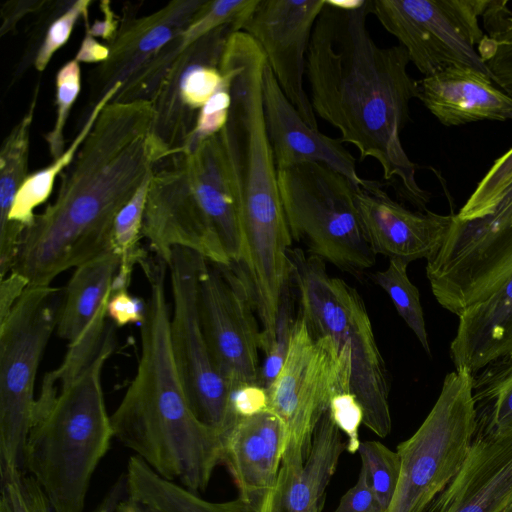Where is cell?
Instances as JSON below:
<instances>
[{"mask_svg": "<svg viewBox=\"0 0 512 512\" xmlns=\"http://www.w3.org/2000/svg\"><path fill=\"white\" fill-rule=\"evenodd\" d=\"M63 292L28 286L0 322L1 483L23 472V454L32 427L38 368L56 331Z\"/></svg>", "mask_w": 512, "mask_h": 512, "instance_id": "30bf717a", "label": "cell"}, {"mask_svg": "<svg viewBox=\"0 0 512 512\" xmlns=\"http://www.w3.org/2000/svg\"><path fill=\"white\" fill-rule=\"evenodd\" d=\"M172 155L155 135L151 101L108 103L60 174L54 201L24 231L11 271L29 286H50L112 248L116 215Z\"/></svg>", "mask_w": 512, "mask_h": 512, "instance_id": "6da1fadb", "label": "cell"}, {"mask_svg": "<svg viewBox=\"0 0 512 512\" xmlns=\"http://www.w3.org/2000/svg\"><path fill=\"white\" fill-rule=\"evenodd\" d=\"M151 178L146 180L115 217L111 247L120 258L119 269L132 274L134 267L147 257L140 246L144 211Z\"/></svg>", "mask_w": 512, "mask_h": 512, "instance_id": "d6a6232c", "label": "cell"}, {"mask_svg": "<svg viewBox=\"0 0 512 512\" xmlns=\"http://www.w3.org/2000/svg\"><path fill=\"white\" fill-rule=\"evenodd\" d=\"M449 355L455 368L466 367L473 375L493 361L512 356V276L459 316Z\"/></svg>", "mask_w": 512, "mask_h": 512, "instance_id": "484cf974", "label": "cell"}, {"mask_svg": "<svg viewBox=\"0 0 512 512\" xmlns=\"http://www.w3.org/2000/svg\"><path fill=\"white\" fill-rule=\"evenodd\" d=\"M199 311L210 354L230 392L258 384L261 327L249 280L238 263H207L199 283Z\"/></svg>", "mask_w": 512, "mask_h": 512, "instance_id": "9a60e30c", "label": "cell"}, {"mask_svg": "<svg viewBox=\"0 0 512 512\" xmlns=\"http://www.w3.org/2000/svg\"><path fill=\"white\" fill-rule=\"evenodd\" d=\"M262 93L266 129L277 169L316 162L341 173L356 188L368 182L359 176L356 160L340 138L329 137L302 119L267 63L263 71Z\"/></svg>", "mask_w": 512, "mask_h": 512, "instance_id": "7402d4cb", "label": "cell"}, {"mask_svg": "<svg viewBox=\"0 0 512 512\" xmlns=\"http://www.w3.org/2000/svg\"><path fill=\"white\" fill-rule=\"evenodd\" d=\"M267 61L247 33H233L220 70L229 82L228 120L218 133L237 198L242 259L257 305L275 309L291 279L292 237L285 219L277 166L267 134L262 80Z\"/></svg>", "mask_w": 512, "mask_h": 512, "instance_id": "277c9868", "label": "cell"}, {"mask_svg": "<svg viewBox=\"0 0 512 512\" xmlns=\"http://www.w3.org/2000/svg\"><path fill=\"white\" fill-rule=\"evenodd\" d=\"M375 180L356 188V204L375 254L408 263L433 258L446 240L454 214L412 211Z\"/></svg>", "mask_w": 512, "mask_h": 512, "instance_id": "d6986e66", "label": "cell"}, {"mask_svg": "<svg viewBox=\"0 0 512 512\" xmlns=\"http://www.w3.org/2000/svg\"><path fill=\"white\" fill-rule=\"evenodd\" d=\"M512 504V435L476 433L469 454L426 512H503Z\"/></svg>", "mask_w": 512, "mask_h": 512, "instance_id": "603a6c76", "label": "cell"}, {"mask_svg": "<svg viewBox=\"0 0 512 512\" xmlns=\"http://www.w3.org/2000/svg\"><path fill=\"white\" fill-rule=\"evenodd\" d=\"M490 0H371L373 14L425 76L449 67H469L491 78L477 46L479 18Z\"/></svg>", "mask_w": 512, "mask_h": 512, "instance_id": "4fadbf2b", "label": "cell"}, {"mask_svg": "<svg viewBox=\"0 0 512 512\" xmlns=\"http://www.w3.org/2000/svg\"><path fill=\"white\" fill-rule=\"evenodd\" d=\"M507 3L489 1L482 15L485 32L477 51L492 81L512 95V12Z\"/></svg>", "mask_w": 512, "mask_h": 512, "instance_id": "f546056e", "label": "cell"}, {"mask_svg": "<svg viewBox=\"0 0 512 512\" xmlns=\"http://www.w3.org/2000/svg\"><path fill=\"white\" fill-rule=\"evenodd\" d=\"M328 411L335 425L347 437L345 449L351 454L358 452L361 444L359 428L364 418L359 401L350 392H339L333 396Z\"/></svg>", "mask_w": 512, "mask_h": 512, "instance_id": "f35d334b", "label": "cell"}, {"mask_svg": "<svg viewBox=\"0 0 512 512\" xmlns=\"http://www.w3.org/2000/svg\"><path fill=\"white\" fill-rule=\"evenodd\" d=\"M277 175L293 240L353 275L374 266L376 254L357 208L356 186L347 177L316 162L277 169Z\"/></svg>", "mask_w": 512, "mask_h": 512, "instance_id": "9c48e42d", "label": "cell"}, {"mask_svg": "<svg viewBox=\"0 0 512 512\" xmlns=\"http://www.w3.org/2000/svg\"><path fill=\"white\" fill-rule=\"evenodd\" d=\"M39 87L37 86L29 108L12 128L0 150V225L5 223L15 196L27 178L30 131L35 114Z\"/></svg>", "mask_w": 512, "mask_h": 512, "instance_id": "4dcf8cb0", "label": "cell"}, {"mask_svg": "<svg viewBox=\"0 0 512 512\" xmlns=\"http://www.w3.org/2000/svg\"><path fill=\"white\" fill-rule=\"evenodd\" d=\"M358 453L362 463L361 470L386 511L399 480V454L374 440L361 442Z\"/></svg>", "mask_w": 512, "mask_h": 512, "instance_id": "836d02e7", "label": "cell"}, {"mask_svg": "<svg viewBox=\"0 0 512 512\" xmlns=\"http://www.w3.org/2000/svg\"><path fill=\"white\" fill-rule=\"evenodd\" d=\"M290 284L285 288L281 297L274 339L265 353V360L260 368L258 385L265 390L271 387L280 373L289 349L291 330L295 319L291 313Z\"/></svg>", "mask_w": 512, "mask_h": 512, "instance_id": "d590c367", "label": "cell"}, {"mask_svg": "<svg viewBox=\"0 0 512 512\" xmlns=\"http://www.w3.org/2000/svg\"><path fill=\"white\" fill-rule=\"evenodd\" d=\"M124 476L129 497L148 512H257L240 497L226 502L208 501L160 476L135 455L130 457Z\"/></svg>", "mask_w": 512, "mask_h": 512, "instance_id": "83f0119b", "label": "cell"}, {"mask_svg": "<svg viewBox=\"0 0 512 512\" xmlns=\"http://www.w3.org/2000/svg\"><path fill=\"white\" fill-rule=\"evenodd\" d=\"M0 512H12L9 501L4 497L0 500Z\"/></svg>", "mask_w": 512, "mask_h": 512, "instance_id": "f907efd6", "label": "cell"}, {"mask_svg": "<svg viewBox=\"0 0 512 512\" xmlns=\"http://www.w3.org/2000/svg\"><path fill=\"white\" fill-rule=\"evenodd\" d=\"M204 2L175 0L150 15L122 24L109 44L108 58L94 70L91 110L116 84L123 87L141 73L188 26Z\"/></svg>", "mask_w": 512, "mask_h": 512, "instance_id": "ffe728a7", "label": "cell"}, {"mask_svg": "<svg viewBox=\"0 0 512 512\" xmlns=\"http://www.w3.org/2000/svg\"><path fill=\"white\" fill-rule=\"evenodd\" d=\"M80 90L81 69L73 59L65 63L56 75V118L53 128L45 135L49 153L54 160L65 151L64 129Z\"/></svg>", "mask_w": 512, "mask_h": 512, "instance_id": "e575fe53", "label": "cell"}, {"mask_svg": "<svg viewBox=\"0 0 512 512\" xmlns=\"http://www.w3.org/2000/svg\"><path fill=\"white\" fill-rule=\"evenodd\" d=\"M473 379L466 367L446 374L422 424L398 444L400 475L385 512H426L462 468L477 431Z\"/></svg>", "mask_w": 512, "mask_h": 512, "instance_id": "8fae6325", "label": "cell"}, {"mask_svg": "<svg viewBox=\"0 0 512 512\" xmlns=\"http://www.w3.org/2000/svg\"><path fill=\"white\" fill-rule=\"evenodd\" d=\"M288 257L299 313L314 336L332 340L338 359L349 368V391L362 406L363 424L386 437L392 429L388 370L362 297L343 279L331 277L318 257L300 248H290Z\"/></svg>", "mask_w": 512, "mask_h": 512, "instance_id": "52a82bcc", "label": "cell"}, {"mask_svg": "<svg viewBox=\"0 0 512 512\" xmlns=\"http://www.w3.org/2000/svg\"><path fill=\"white\" fill-rule=\"evenodd\" d=\"M326 0H259L243 32L260 46L287 99L302 119L318 129L304 89L306 55Z\"/></svg>", "mask_w": 512, "mask_h": 512, "instance_id": "ac0fdd59", "label": "cell"}, {"mask_svg": "<svg viewBox=\"0 0 512 512\" xmlns=\"http://www.w3.org/2000/svg\"><path fill=\"white\" fill-rule=\"evenodd\" d=\"M119 266L118 254L109 248L74 269L63 291L55 331L66 341L67 351L60 365L45 374L41 390L68 384L98 354L107 334V303Z\"/></svg>", "mask_w": 512, "mask_h": 512, "instance_id": "2e32d148", "label": "cell"}, {"mask_svg": "<svg viewBox=\"0 0 512 512\" xmlns=\"http://www.w3.org/2000/svg\"><path fill=\"white\" fill-rule=\"evenodd\" d=\"M209 261L177 247L168 262L171 291L170 342L182 385L197 417L224 435L236 418L230 390L218 372L203 332L199 283Z\"/></svg>", "mask_w": 512, "mask_h": 512, "instance_id": "5bb4252c", "label": "cell"}, {"mask_svg": "<svg viewBox=\"0 0 512 512\" xmlns=\"http://www.w3.org/2000/svg\"><path fill=\"white\" fill-rule=\"evenodd\" d=\"M28 286V281L15 271H11L1 279L0 322L7 317Z\"/></svg>", "mask_w": 512, "mask_h": 512, "instance_id": "bcb514c9", "label": "cell"}, {"mask_svg": "<svg viewBox=\"0 0 512 512\" xmlns=\"http://www.w3.org/2000/svg\"><path fill=\"white\" fill-rule=\"evenodd\" d=\"M489 76L453 66L418 81L417 98L445 126L512 119V97Z\"/></svg>", "mask_w": 512, "mask_h": 512, "instance_id": "cb8c5ba5", "label": "cell"}, {"mask_svg": "<svg viewBox=\"0 0 512 512\" xmlns=\"http://www.w3.org/2000/svg\"><path fill=\"white\" fill-rule=\"evenodd\" d=\"M142 237L167 264L175 248L218 265L239 263V207L219 134L167 158L151 177Z\"/></svg>", "mask_w": 512, "mask_h": 512, "instance_id": "5b68a950", "label": "cell"}, {"mask_svg": "<svg viewBox=\"0 0 512 512\" xmlns=\"http://www.w3.org/2000/svg\"><path fill=\"white\" fill-rule=\"evenodd\" d=\"M141 268L149 297L140 325V354L135 376L111 415L114 438L160 476L199 494L222 463L223 435L197 417L175 365L168 265L154 257Z\"/></svg>", "mask_w": 512, "mask_h": 512, "instance_id": "3957f363", "label": "cell"}, {"mask_svg": "<svg viewBox=\"0 0 512 512\" xmlns=\"http://www.w3.org/2000/svg\"><path fill=\"white\" fill-rule=\"evenodd\" d=\"M101 10L105 15V19L96 20L91 26L86 24V33L93 37H102L110 44L118 32V20L110 8L109 1L101 2Z\"/></svg>", "mask_w": 512, "mask_h": 512, "instance_id": "c3c4849f", "label": "cell"}, {"mask_svg": "<svg viewBox=\"0 0 512 512\" xmlns=\"http://www.w3.org/2000/svg\"><path fill=\"white\" fill-rule=\"evenodd\" d=\"M146 313V301L133 296L128 290L111 294L107 303V317L117 327L143 322Z\"/></svg>", "mask_w": 512, "mask_h": 512, "instance_id": "60d3db41", "label": "cell"}, {"mask_svg": "<svg viewBox=\"0 0 512 512\" xmlns=\"http://www.w3.org/2000/svg\"><path fill=\"white\" fill-rule=\"evenodd\" d=\"M476 433L493 438L512 435V356L493 361L473 379Z\"/></svg>", "mask_w": 512, "mask_h": 512, "instance_id": "f1b7e54d", "label": "cell"}, {"mask_svg": "<svg viewBox=\"0 0 512 512\" xmlns=\"http://www.w3.org/2000/svg\"><path fill=\"white\" fill-rule=\"evenodd\" d=\"M91 3V0L72 2L49 22L33 60L37 71H44L55 52L68 41L78 19L83 17L84 20H87Z\"/></svg>", "mask_w": 512, "mask_h": 512, "instance_id": "8d00e7d4", "label": "cell"}, {"mask_svg": "<svg viewBox=\"0 0 512 512\" xmlns=\"http://www.w3.org/2000/svg\"><path fill=\"white\" fill-rule=\"evenodd\" d=\"M47 1H11L2 7L1 35L11 32L26 14L40 10Z\"/></svg>", "mask_w": 512, "mask_h": 512, "instance_id": "7dc6e473", "label": "cell"}, {"mask_svg": "<svg viewBox=\"0 0 512 512\" xmlns=\"http://www.w3.org/2000/svg\"><path fill=\"white\" fill-rule=\"evenodd\" d=\"M108 55L109 48L99 43L90 34L86 33L74 59L78 63H102L108 58Z\"/></svg>", "mask_w": 512, "mask_h": 512, "instance_id": "681fc988", "label": "cell"}, {"mask_svg": "<svg viewBox=\"0 0 512 512\" xmlns=\"http://www.w3.org/2000/svg\"><path fill=\"white\" fill-rule=\"evenodd\" d=\"M334 512H385L362 470L357 482L341 497Z\"/></svg>", "mask_w": 512, "mask_h": 512, "instance_id": "b9f144b4", "label": "cell"}, {"mask_svg": "<svg viewBox=\"0 0 512 512\" xmlns=\"http://www.w3.org/2000/svg\"><path fill=\"white\" fill-rule=\"evenodd\" d=\"M113 350L109 330L96 357L76 378L36 398L23 470L53 512H83L93 474L114 438L102 386Z\"/></svg>", "mask_w": 512, "mask_h": 512, "instance_id": "8992f818", "label": "cell"}, {"mask_svg": "<svg viewBox=\"0 0 512 512\" xmlns=\"http://www.w3.org/2000/svg\"><path fill=\"white\" fill-rule=\"evenodd\" d=\"M92 512H148L143 506L129 497L125 476L110 488L104 498L92 510Z\"/></svg>", "mask_w": 512, "mask_h": 512, "instance_id": "ee69618b", "label": "cell"}, {"mask_svg": "<svg viewBox=\"0 0 512 512\" xmlns=\"http://www.w3.org/2000/svg\"><path fill=\"white\" fill-rule=\"evenodd\" d=\"M283 427L269 410L238 417L223 435L222 463L239 497L257 512H271L282 461Z\"/></svg>", "mask_w": 512, "mask_h": 512, "instance_id": "44dd1931", "label": "cell"}, {"mask_svg": "<svg viewBox=\"0 0 512 512\" xmlns=\"http://www.w3.org/2000/svg\"><path fill=\"white\" fill-rule=\"evenodd\" d=\"M122 84H116L89 112L79 133L64 153L53 162L28 175L18 190L5 223L0 225V277H5L13 268L18 247L24 231L31 225L35 209L50 196L56 176L74 160L79 148L92 129L103 108L112 101Z\"/></svg>", "mask_w": 512, "mask_h": 512, "instance_id": "4316f807", "label": "cell"}, {"mask_svg": "<svg viewBox=\"0 0 512 512\" xmlns=\"http://www.w3.org/2000/svg\"><path fill=\"white\" fill-rule=\"evenodd\" d=\"M223 77L220 88L198 112L194 129L183 150L193 149L203 140L218 134L225 126L229 116L231 96L229 82L224 75Z\"/></svg>", "mask_w": 512, "mask_h": 512, "instance_id": "74e56055", "label": "cell"}, {"mask_svg": "<svg viewBox=\"0 0 512 512\" xmlns=\"http://www.w3.org/2000/svg\"><path fill=\"white\" fill-rule=\"evenodd\" d=\"M349 383L350 373L339 361L332 340L314 336L299 313L283 366L267 390L268 410L283 427L281 462H305L319 421L335 394L350 392Z\"/></svg>", "mask_w": 512, "mask_h": 512, "instance_id": "7c38bea8", "label": "cell"}, {"mask_svg": "<svg viewBox=\"0 0 512 512\" xmlns=\"http://www.w3.org/2000/svg\"><path fill=\"white\" fill-rule=\"evenodd\" d=\"M408 265V262L400 259H389L387 268L375 272L373 279L389 296L400 317L431 357L420 293L408 277Z\"/></svg>", "mask_w": 512, "mask_h": 512, "instance_id": "1f68e13d", "label": "cell"}, {"mask_svg": "<svg viewBox=\"0 0 512 512\" xmlns=\"http://www.w3.org/2000/svg\"><path fill=\"white\" fill-rule=\"evenodd\" d=\"M370 14L371 0L354 9L326 0L306 55L310 102L343 143L356 147L361 160H376L384 179L399 184L401 196L424 211L431 194L418 184L416 164L401 141L418 81L408 72L410 59L401 45L375 43L367 28Z\"/></svg>", "mask_w": 512, "mask_h": 512, "instance_id": "7a4b0ae2", "label": "cell"}, {"mask_svg": "<svg viewBox=\"0 0 512 512\" xmlns=\"http://www.w3.org/2000/svg\"><path fill=\"white\" fill-rule=\"evenodd\" d=\"M503 512H512V504L507 507Z\"/></svg>", "mask_w": 512, "mask_h": 512, "instance_id": "816d5d0a", "label": "cell"}, {"mask_svg": "<svg viewBox=\"0 0 512 512\" xmlns=\"http://www.w3.org/2000/svg\"><path fill=\"white\" fill-rule=\"evenodd\" d=\"M512 175V147L497 158L477 184L472 195H482L502 184Z\"/></svg>", "mask_w": 512, "mask_h": 512, "instance_id": "f6af8a7d", "label": "cell"}, {"mask_svg": "<svg viewBox=\"0 0 512 512\" xmlns=\"http://www.w3.org/2000/svg\"><path fill=\"white\" fill-rule=\"evenodd\" d=\"M426 275L434 294L457 311L486 300L512 276V175L469 196Z\"/></svg>", "mask_w": 512, "mask_h": 512, "instance_id": "ba28073f", "label": "cell"}, {"mask_svg": "<svg viewBox=\"0 0 512 512\" xmlns=\"http://www.w3.org/2000/svg\"><path fill=\"white\" fill-rule=\"evenodd\" d=\"M238 31L233 25H224L190 46L173 63L151 99L155 135L173 154L183 150L198 112L222 85V55L229 37Z\"/></svg>", "mask_w": 512, "mask_h": 512, "instance_id": "e0dca14e", "label": "cell"}, {"mask_svg": "<svg viewBox=\"0 0 512 512\" xmlns=\"http://www.w3.org/2000/svg\"><path fill=\"white\" fill-rule=\"evenodd\" d=\"M230 407L235 418L248 417L268 410V393L258 384L240 386L230 393Z\"/></svg>", "mask_w": 512, "mask_h": 512, "instance_id": "7bdbcfd3", "label": "cell"}, {"mask_svg": "<svg viewBox=\"0 0 512 512\" xmlns=\"http://www.w3.org/2000/svg\"><path fill=\"white\" fill-rule=\"evenodd\" d=\"M346 444L329 411L319 421L303 464L281 462L271 512H321Z\"/></svg>", "mask_w": 512, "mask_h": 512, "instance_id": "d4e9b609", "label": "cell"}, {"mask_svg": "<svg viewBox=\"0 0 512 512\" xmlns=\"http://www.w3.org/2000/svg\"><path fill=\"white\" fill-rule=\"evenodd\" d=\"M12 512H53L45 494L25 471L1 483Z\"/></svg>", "mask_w": 512, "mask_h": 512, "instance_id": "ab89813d", "label": "cell"}]
</instances>
